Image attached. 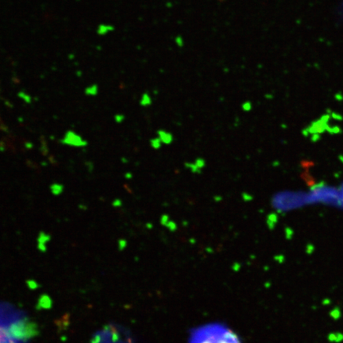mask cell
Wrapping results in <instances>:
<instances>
[{
  "label": "cell",
  "mask_w": 343,
  "mask_h": 343,
  "mask_svg": "<svg viewBox=\"0 0 343 343\" xmlns=\"http://www.w3.org/2000/svg\"><path fill=\"white\" fill-rule=\"evenodd\" d=\"M60 141L64 145L73 147H85L88 144L87 141H85L79 135L71 130L68 131Z\"/></svg>",
  "instance_id": "cell-2"
},
{
  "label": "cell",
  "mask_w": 343,
  "mask_h": 343,
  "mask_svg": "<svg viewBox=\"0 0 343 343\" xmlns=\"http://www.w3.org/2000/svg\"><path fill=\"white\" fill-rule=\"evenodd\" d=\"M190 343H240L237 336L222 325H207L197 330Z\"/></svg>",
  "instance_id": "cell-1"
},
{
  "label": "cell",
  "mask_w": 343,
  "mask_h": 343,
  "mask_svg": "<svg viewBox=\"0 0 343 343\" xmlns=\"http://www.w3.org/2000/svg\"><path fill=\"white\" fill-rule=\"evenodd\" d=\"M50 189H51V192L53 194L55 195H60V193H62L64 187L63 185L59 184H53L51 185Z\"/></svg>",
  "instance_id": "cell-3"
},
{
  "label": "cell",
  "mask_w": 343,
  "mask_h": 343,
  "mask_svg": "<svg viewBox=\"0 0 343 343\" xmlns=\"http://www.w3.org/2000/svg\"><path fill=\"white\" fill-rule=\"evenodd\" d=\"M161 141L160 140V138L154 139V140H153V141H152V146H153V148H155V149H157V148H159V147H160Z\"/></svg>",
  "instance_id": "cell-5"
},
{
  "label": "cell",
  "mask_w": 343,
  "mask_h": 343,
  "mask_svg": "<svg viewBox=\"0 0 343 343\" xmlns=\"http://www.w3.org/2000/svg\"><path fill=\"white\" fill-rule=\"evenodd\" d=\"M160 140L165 143H170L172 141V136L169 133L160 131Z\"/></svg>",
  "instance_id": "cell-4"
}]
</instances>
